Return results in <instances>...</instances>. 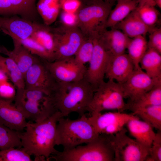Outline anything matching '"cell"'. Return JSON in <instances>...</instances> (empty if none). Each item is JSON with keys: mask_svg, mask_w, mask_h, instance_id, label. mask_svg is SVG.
Returning a JSON list of instances; mask_svg holds the SVG:
<instances>
[{"mask_svg": "<svg viewBox=\"0 0 161 161\" xmlns=\"http://www.w3.org/2000/svg\"><path fill=\"white\" fill-rule=\"evenodd\" d=\"M63 117L56 111L50 117L38 122H27L25 131L19 132L22 148L29 154L42 157L46 161L59 151L55 148V134L57 123Z\"/></svg>", "mask_w": 161, "mask_h": 161, "instance_id": "cell-1", "label": "cell"}, {"mask_svg": "<svg viewBox=\"0 0 161 161\" xmlns=\"http://www.w3.org/2000/svg\"><path fill=\"white\" fill-rule=\"evenodd\" d=\"M95 91L84 78L74 82L56 81L50 95L55 108L63 117L73 112L81 116L87 112Z\"/></svg>", "mask_w": 161, "mask_h": 161, "instance_id": "cell-2", "label": "cell"}, {"mask_svg": "<svg viewBox=\"0 0 161 161\" xmlns=\"http://www.w3.org/2000/svg\"><path fill=\"white\" fill-rule=\"evenodd\" d=\"M76 120L61 117L56 128V145H61L64 150L74 148L87 143L96 138L99 134L96 131L85 114Z\"/></svg>", "mask_w": 161, "mask_h": 161, "instance_id": "cell-3", "label": "cell"}, {"mask_svg": "<svg viewBox=\"0 0 161 161\" xmlns=\"http://www.w3.org/2000/svg\"><path fill=\"white\" fill-rule=\"evenodd\" d=\"M57 161H113L114 150L108 135L99 134L85 145H78L68 150H64L52 155L49 160Z\"/></svg>", "mask_w": 161, "mask_h": 161, "instance_id": "cell-4", "label": "cell"}, {"mask_svg": "<svg viewBox=\"0 0 161 161\" xmlns=\"http://www.w3.org/2000/svg\"><path fill=\"white\" fill-rule=\"evenodd\" d=\"M113 5L102 0L82 5L77 12L78 27L85 38L98 37L107 30V20Z\"/></svg>", "mask_w": 161, "mask_h": 161, "instance_id": "cell-5", "label": "cell"}, {"mask_svg": "<svg viewBox=\"0 0 161 161\" xmlns=\"http://www.w3.org/2000/svg\"><path fill=\"white\" fill-rule=\"evenodd\" d=\"M122 85L112 80L104 81L95 90L87 112H101L108 110L122 112L126 109Z\"/></svg>", "mask_w": 161, "mask_h": 161, "instance_id": "cell-6", "label": "cell"}, {"mask_svg": "<svg viewBox=\"0 0 161 161\" xmlns=\"http://www.w3.org/2000/svg\"><path fill=\"white\" fill-rule=\"evenodd\" d=\"M127 132L123 127L114 134L108 135L114 150V161H145L150 148L131 138Z\"/></svg>", "mask_w": 161, "mask_h": 161, "instance_id": "cell-7", "label": "cell"}, {"mask_svg": "<svg viewBox=\"0 0 161 161\" xmlns=\"http://www.w3.org/2000/svg\"><path fill=\"white\" fill-rule=\"evenodd\" d=\"M55 36V61L75 55L85 38L78 27L67 28L61 26L53 28Z\"/></svg>", "mask_w": 161, "mask_h": 161, "instance_id": "cell-8", "label": "cell"}, {"mask_svg": "<svg viewBox=\"0 0 161 161\" xmlns=\"http://www.w3.org/2000/svg\"><path fill=\"white\" fill-rule=\"evenodd\" d=\"M93 52L85 78L95 90L104 81L106 69L111 57L98 37L93 38Z\"/></svg>", "mask_w": 161, "mask_h": 161, "instance_id": "cell-9", "label": "cell"}, {"mask_svg": "<svg viewBox=\"0 0 161 161\" xmlns=\"http://www.w3.org/2000/svg\"><path fill=\"white\" fill-rule=\"evenodd\" d=\"M44 60L48 69L56 81L74 82L85 78L86 69L85 65L77 62L74 56L52 62Z\"/></svg>", "mask_w": 161, "mask_h": 161, "instance_id": "cell-10", "label": "cell"}, {"mask_svg": "<svg viewBox=\"0 0 161 161\" xmlns=\"http://www.w3.org/2000/svg\"><path fill=\"white\" fill-rule=\"evenodd\" d=\"M45 25L17 15L0 16L1 31L10 36L13 43H21V40L30 37L35 32Z\"/></svg>", "mask_w": 161, "mask_h": 161, "instance_id": "cell-11", "label": "cell"}, {"mask_svg": "<svg viewBox=\"0 0 161 161\" xmlns=\"http://www.w3.org/2000/svg\"><path fill=\"white\" fill-rule=\"evenodd\" d=\"M88 119L99 134H114L121 130L131 119L137 117L132 113L118 112L90 113Z\"/></svg>", "mask_w": 161, "mask_h": 161, "instance_id": "cell-12", "label": "cell"}, {"mask_svg": "<svg viewBox=\"0 0 161 161\" xmlns=\"http://www.w3.org/2000/svg\"><path fill=\"white\" fill-rule=\"evenodd\" d=\"M161 84V79L152 78L141 67L134 69L127 80L122 85L125 98L133 101Z\"/></svg>", "mask_w": 161, "mask_h": 161, "instance_id": "cell-13", "label": "cell"}, {"mask_svg": "<svg viewBox=\"0 0 161 161\" xmlns=\"http://www.w3.org/2000/svg\"><path fill=\"white\" fill-rule=\"evenodd\" d=\"M25 89H36L50 93L56 81L39 57L30 67L24 76Z\"/></svg>", "mask_w": 161, "mask_h": 161, "instance_id": "cell-14", "label": "cell"}, {"mask_svg": "<svg viewBox=\"0 0 161 161\" xmlns=\"http://www.w3.org/2000/svg\"><path fill=\"white\" fill-rule=\"evenodd\" d=\"M134 69L132 61L125 53L110 58L105 77L122 84L127 80Z\"/></svg>", "mask_w": 161, "mask_h": 161, "instance_id": "cell-15", "label": "cell"}, {"mask_svg": "<svg viewBox=\"0 0 161 161\" xmlns=\"http://www.w3.org/2000/svg\"><path fill=\"white\" fill-rule=\"evenodd\" d=\"M13 101L0 97V123L11 129L22 132L26 127L27 119Z\"/></svg>", "mask_w": 161, "mask_h": 161, "instance_id": "cell-16", "label": "cell"}, {"mask_svg": "<svg viewBox=\"0 0 161 161\" xmlns=\"http://www.w3.org/2000/svg\"><path fill=\"white\" fill-rule=\"evenodd\" d=\"M111 58L125 53L131 38L120 30L112 28L99 37Z\"/></svg>", "mask_w": 161, "mask_h": 161, "instance_id": "cell-17", "label": "cell"}, {"mask_svg": "<svg viewBox=\"0 0 161 161\" xmlns=\"http://www.w3.org/2000/svg\"><path fill=\"white\" fill-rule=\"evenodd\" d=\"M14 48L12 51L4 46L0 47V53L12 58L16 63L23 75L39 57L32 54L20 43H13Z\"/></svg>", "mask_w": 161, "mask_h": 161, "instance_id": "cell-18", "label": "cell"}, {"mask_svg": "<svg viewBox=\"0 0 161 161\" xmlns=\"http://www.w3.org/2000/svg\"><path fill=\"white\" fill-rule=\"evenodd\" d=\"M153 27L143 22L136 9L113 28L121 30L129 37L132 38L140 35L145 36Z\"/></svg>", "mask_w": 161, "mask_h": 161, "instance_id": "cell-19", "label": "cell"}, {"mask_svg": "<svg viewBox=\"0 0 161 161\" xmlns=\"http://www.w3.org/2000/svg\"><path fill=\"white\" fill-rule=\"evenodd\" d=\"M130 134L137 141L150 148L155 133L148 123L137 117L130 120L126 124Z\"/></svg>", "mask_w": 161, "mask_h": 161, "instance_id": "cell-20", "label": "cell"}, {"mask_svg": "<svg viewBox=\"0 0 161 161\" xmlns=\"http://www.w3.org/2000/svg\"><path fill=\"white\" fill-rule=\"evenodd\" d=\"M156 50L148 48L141 58L140 66L150 77L161 79V55Z\"/></svg>", "mask_w": 161, "mask_h": 161, "instance_id": "cell-21", "label": "cell"}, {"mask_svg": "<svg viewBox=\"0 0 161 161\" xmlns=\"http://www.w3.org/2000/svg\"><path fill=\"white\" fill-rule=\"evenodd\" d=\"M114 8L111 10L106 23V27L113 28L137 8V0H117Z\"/></svg>", "mask_w": 161, "mask_h": 161, "instance_id": "cell-22", "label": "cell"}, {"mask_svg": "<svg viewBox=\"0 0 161 161\" xmlns=\"http://www.w3.org/2000/svg\"><path fill=\"white\" fill-rule=\"evenodd\" d=\"M161 105V84L140 97L126 103V109L133 112L141 108L155 105Z\"/></svg>", "mask_w": 161, "mask_h": 161, "instance_id": "cell-23", "label": "cell"}, {"mask_svg": "<svg viewBox=\"0 0 161 161\" xmlns=\"http://www.w3.org/2000/svg\"><path fill=\"white\" fill-rule=\"evenodd\" d=\"M63 0H39L36 8L44 24L49 26L56 20L61 10Z\"/></svg>", "mask_w": 161, "mask_h": 161, "instance_id": "cell-24", "label": "cell"}, {"mask_svg": "<svg viewBox=\"0 0 161 161\" xmlns=\"http://www.w3.org/2000/svg\"><path fill=\"white\" fill-rule=\"evenodd\" d=\"M0 69L5 73L16 89L25 88L24 80L23 74L12 58L0 55Z\"/></svg>", "mask_w": 161, "mask_h": 161, "instance_id": "cell-25", "label": "cell"}, {"mask_svg": "<svg viewBox=\"0 0 161 161\" xmlns=\"http://www.w3.org/2000/svg\"><path fill=\"white\" fill-rule=\"evenodd\" d=\"M147 48V41L145 36L140 35L131 38L127 48V54L133 63L134 69L140 67V61Z\"/></svg>", "mask_w": 161, "mask_h": 161, "instance_id": "cell-26", "label": "cell"}, {"mask_svg": "<svg viewBox=\"0 0 161 161\" xmlns=\"http://www.w3.org/2000/svg\"><path fill=\"white\" fill-rule=\"evenodd\" d=\"M132 113L150 124L153 128L161 131V105L140 108Z\"/></svg>", "mask_w": 161, "mask_h": 161, "instance_id": "cell-27", "label": "cell"}, {"mask_svg": "<svg viewBox=\"0 0 161 161\" xmlns=\"http://www.w3.org/2000/svg\"><path fill=\"white\" fill-rule=\"evenodd\" d=\"M30 37L52 54L54 57L55 42L53 28L45 25L43 28L35 32Z\"/></svg>", "mask_w": 161, "mask_h": 161, "instance_id": "cell-28", "label": "cell"}, {"mask_svg": "<svg viewBox=\"0 0 161 161\" xmlns=\"http://www.w3.org/2000/svg\"><path fill=\"white\" fill-rule=\"evenodd\" d=\"M19 132L0 123V150L11 147L21 148L22 145Z\"/></svg>", "mask_w": 161, "mask_h": 161, "instance_id": "cell-29", "label": "cell"}, {"mask_svg": "<svg viewBox=\"0 0 161 161\" xmlns=\"http://www.w3.org/2000/svg\"><path fill=\"white\" fill-rule=\"evenodd\" d=\"M21 17L33 21L38 16L35 3L31 0H9Z\"/></svg>", "mask_w": 161, "mask_h": 161, "instance_id": "cell-30", "label": "cell"}, {"mask_svg": "<svg viewBox=\"0 0 161 161\" xmlns=\"http://www.w3.org/2000/svg\"><path fill=\"white\" fill-rule=\"evenodd\" d=\"M136 10L141 19L147 25L154 27L157 23L159 13L154 6L145 3H139Z\"/></svg>", "mask_w": 161, "mask_h": 161, "instance_id": "cell-31", "label": "cell"}, {"mask_svg": "<svg viewBox=\"0 0 161 161\" xmlns=\"http://www.w3.org/2000/svg\"><path fill=\"white\" fill-rule=\"evenodd\" d=\"M21 43L32 54L48 61H55L52 54L31 37L21 40Z\"/></svg>", "mask_w": 161, "mask_h": 161, "instance_id": "cell-32", "label": "cell"}, {"mask_svg": "<svg viewBox=\"0 0 161 161\" xmlns=\"http://www.w3.org/2000/svg\"><path fill=\"white\" fill-rule=\"evenodd\" d=\"M30 155L22 148L11 147L0 150V161H32Z\"/></svg>", "mask_w": 161, "mask_h": 161, "instance_id": "cell-33", "label": "cell"}, {"mask_svg": "<svg viewBox=\"0 0 161 161\" xmlns=\"http://www.w3.org/2000/svg\"><path fill=\"white\" fill-rule=\"evenodd\" d=\"M93 47V39L86 38L74 55L75 59L83 65L89 63L92 55Z\"/></svg>", "mask_w": 161, "mask_h": 161, "instance_id": "cell-34", "label": "cell"}, {"mask_svg": "<svg viewBox=\"0 0 161 161\" xmlns=\"http://www.w3.org/2000/svg\"><path fill=\"white\" fill-rule=\"evenodd\" d=\"M146 161H161V131L156 133L149 149V155Z\"/></svg>", "mask_w": 161, "mask_h": 161, "instance_id": "cell-35", "label": "cell"}, {"mask_svg": "<svg viewBox=\"0 0 161 161\" xmlns=\"http://www.w3.org/2000/svg\"><path fill=\"white\" fill-rule=\"evenodd\" d=\"M148 48L153 49L161 54V28L155 27L149 31Z\"/></svg>", "mask_w": 161, "mask_h": 161, "instance_id": "cell-36", "label": "cell"}, {"mask_svg": "<svg viewBox=\"0 0 161 161\" xmlns=\"http://www.w3.org/2000/svg\"><path fill=\"white\" fill-rule=\"evenodd\" d=\"M16 93L15 86L5 80L0 83V97L14 101Z\"/></svg>", "mask_w": 161, "mask_h": 161, "instance_id": "cell-37", "label": "cell"}, {"mask_svg": "<svg viewBox=\"0 0 161 161\" xmlns=\"http://www.w3.org/2000/svg\"><path fill=\"white\" fill-rule=\"evenodd\" d=\"M61 11L60 19L62 26L67 28L78 27V20L77 13H71L62 10Z\"/></svg>", "mask_w": 161, "mask_h": 161, "instance_id": "cell-38", "label": "cell"}, {"mask_svg": "<svg viewBox=\"0 0 161 161\" xmlns=\"http://www.w3.org/2000/svg\"><path fill=\"white\" fill-rule=\"evenodd\" d=\"M83 4L80 0H63L61 10L71 13H77Z\"/></svg>", "mask_w": 161, "mask_h": 161, "instance_id": "cell-39", "label": "cell"}, {"mask_svg": "<svg viewBox=\"0 0 161 161\" xmlns=\"http://www.w3.org/2000/svg\"><path fill=\"white\" fill-rule=\"evenodd\" d=\"M18 15L17 13L9 0H0V16Z\"/></svg>", "mask_w": 161, "mask_h": 161, "instance_id": "cell-40", "label": "cell"}, {"mask_svg": "<svg viewBox=\"0 0 161 161\" xmlns=\"http://www.w3.org/2000/svg\"><path fill=\"white\" fill-rule=\"evenodd\" d=\"M83 5H87L93 3L99 0H80ZM114 4L117 0H102Z\"/></svg>", "mask_w": 161, "mask_h": 161, "instance_id": "cell-41", "label": "cell"}, {"mask_svg": "<svg viewBox=\"0 0 161 161\" xmlns=\"http://www.w3.org/2000/svg\"><path fill=\"white\" fill-rule=\"evenodd\" d=\"M8 78L5 73L0 69V83L8 80Z\"/></svg>", "mask_w": 161, "mask_h": 161, "instance_id": "cell-42", "label": "cell"}, {"mask_svg": "<svg viewBox=\"0 0 161 161\" xmlns=\"http://www.w3.org/2000/svg\"><path fill=\"white\" fill-rule=\"evenodd\" d=\"M139 3H145L154 6H156L154 0H137Z\"/></svg>", "mask_w": 161, "mask_h": 161, "instance_id": "cell-43", "label": "cell"}, {"mask_svg": "<svg viewBox=\"0 0 161 161\" xmlns=\"http://www.w3.org/2000/svg\"><path fill=\"white\" fill-rule=\"evenodd\" d=\"M156 5L161 9V0H154Z\"/></svg>", "mask_w": 161, "mask_h": 161, "instance_id": "cell-44", "label": "cell"}, {"mask_svg": "<svg viewBox=\"0 0 161 161\" xmlns=\"http://www.w3.org/2000/svg\"><path fill=\"white\" fill-rule=\"evenodd\" d=\"M35 3V2H36V0H32Z\"/></svg>", "mask_w": 161, "mask_h": 161, "instance_id": "cell-45", "label": "cell"}, {"mask_svg": "<svg viewBox=\"0 0 161 161\" xmlns=\"http://www.w3.org/2000/svg\"><path fill=\"white\" fill-rule=\"evenodd\" d=\"M1 31V29H0V32Z\"/></svg>", "mask_w": 161, "mask_h": 161, "instance_id": "cell-46", "label": "cell"}]
</instances>
